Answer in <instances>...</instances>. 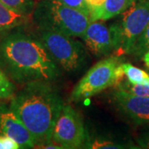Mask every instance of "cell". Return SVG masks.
<instances>
[{
	"instance_id": "7c38bea8",
	"label": "cell",
	"mask_w": 149,
	"mask_h": 149,
	"mask_svg": "<svg viewBox=\"0 0 149 149\" xmlns=\"http://www.w3.org/2000/svg\"><path fill=\"white\" fill-rule=\"evenodd\" d=\"M135 0H106L104 7L91 17V20L105 21L120 15Z\"/></svg>"
},
{
	"instance_id": "8992f818",
	"label": "cell",
	"mask_w": 149,
	"mask_h": 149,
	"mask_svg": "<svg viewBox=\"0 0 149 149\" xmlns=\"http://www.w3.org/2000/svg\"><path fill=\"white\" fill-rule=\"evenodd\" d=\"M60 32L40 30V40L60 68L67 72L80 70L87 59L84 46Z\"/></svg>"
},
{
	"instance_id": "cb8c5ba5",
	"label": "cell",
	"mask_w": 149,
	"mask_h": 149,
	"mask_svg": "<svg viewBox=\"0 0 149 149\" xmlns=\"http://www.w3.org/2000/svg\"><path fill=\"white\" fill-rule=\"evenodd\" d=\"M36 1H37V2H39V1H41V0H36Z\"/></svg>"
},
{
	"instance_id": "603a6c76",
	"label": "cell",
	"mask_w": 149,
	"mask_h": 149,
	"mask_svg": "<svg viewBox=\"0 0 149 149\" xmlns=\"http://www.w3.org/2000/svg\"><path fill=\"white\" fill-rule=\"evenodd\" d=\"M142 58H143V61L145 65H146L148 68H149V50L148 51H147V52L143 55Z\"/></svg>"
},
{
	"instance_id": "e0dca14e",
	"label": "cell",
	"mask_w": 149,
	"mask_h": 149,
	"mask_svg": "<svg viewBox=\"0 0 149 149\" xmlns=\"http://www.w3.org/2000/svg\"><path fill=\"white\" fill-rule=\"evenodd\" d=\"M15 94V86L0 68V100L11 99Z\"/></svg>"
},
{
	"instance_id": "2e32d148",
	"label": "cell",
	"mask_w": 149,
	"mask_h": 149,
	"mask_svg": "<svg viewBox=\"0 0 149 149\" xmlns=\"http://www.w3.org/2000/svg\"><path fill=\"white\" fill-rule=\"evenodd\" d=\"M123 80L115 86L116 89L127 91L135 95L149 97V85H133L128 80Z\"/></svg>"
},
{
	"instance_id": "9c48e42d",
	"label": "cell",
	"mask_w": 149,
	"mask_h": 149,
	"mask_svg": "<svg viewBox=\"0 0 149 149\" xmlns=\"http://www.w3.org/2000/svg\"><path fill=\"white\" fill-rule=\"evenodd\" d=\"M0 135L15 140L20 148H34L35 143L32 134L10 105L0 101Z\"/></svg>"
},
{
	"instance_id": "5bb4252c",
	"label": "cell",
	"mask_w": 149,
	"mask_h": 149,
	"mask_svg": "<svg viewBox=\"0 0 149 149\" xmlns=\"http://www.w3.org/2000/svg\"><path fill=\"white\" fill-rule=\"evenodd\" d=\"M122 69L127 80L133 85H149V74L130 63H122Z\"/></svg>"
},
{
	"instance_id": "30bf717a",
	"label": "cell",
	"mask_w": 149,
	"mask_h": 149,
	"mask_svg": "<svg viewBox=\"0 0 149 149\" xmlns=\"http://www.w3.org/2000/svg\"><path fill=\"white\" fill-rule=\"evenodd\" d=\"M81 38L96 56H106L114 50L111 28L99 20H91Z\"/></svg>"
},
{
	"instance_id": "8fae6325",
	"label": "cell",
	"mask_w": 149,
	"mask_h": 149,
	"mask_svg": "<svg viewBox=\"0 0 149 149\" xmlns=\"http://www.w3.org/2000/svg\"><path fill=\"white\" fill-rule=\"evenodd\" d=\"M29 17L11 9L0 1V33L8 32L26 24Z\"/></svg>"
},
{
	"instance_id": "9a60e30c",
	"label": "cell",
	"mask_w": 149,
	"mask_h": 149,
	"mask_svg": "<svg viewBox=\"0 0 149 149\" xmlns=\"http://www.w3.org/2000/svg\"><path fill=\"white\" fill-rule=\"evenodd\" d=\"M4 5L20 13L31 16L37 5L36 0H0Z\"/></svg>"
},
{
	"instance_id": "ffe728a7",
	"label": "cell",
	"mask_w": 149,
	"mask_h": 149,
	"mask_svg": "<svg viewBox=\"0 0 149 149\" xmlns=\"http://www.w3.org/2000/svg\"><path fill=\"white\" fill-rule=\"evenodd\" d=\"M106 0H85V3L90 10L91 19L92 17L101 9L105 3Z\"/></svg>"
},
{
	"instance_id": "d6986e66",
	"label": "cell",
	"mask_w": 149,
	"mask_h": 149,
	"mask_svg": "<svg viewBox=\"0 0 149 149\" xmlns=\"http://www.w3.org/2000/svg\"><path fill=\"white\" fill-rule=\"evenodd\" d=\"M57 1L65 5L69 6L70 8L81 11L82 13H84L85 14L90 17V10L85 3V0H57Z\"/></svg>"
},
{
	"instance_id": "6da1fadb",
	"label": "cell",
	"mask_w": 149,
	"mask_h": 149,
	"mask_svg": "<svg viewBox=\"0 0 149 149\" xmlns=\"http://www.w3.org/2000/svg\"><path fill=\"white\" fill-rule=\"evenodd\" d=\"M0 68L17 85L56 80L61 70L40 39L15 32L0 38Z\"/></svg>"
},
{
	"instance_id": "277c9868",
	"label": "cell",
	"mask_w": 149,
	"mask_h": 149,
	"mask_svg": "<svg viewBox=\"0 0 149 149\" xmlns=\"http://www.w3.org/2000/svg\"><path fill=\"white\" fill-rule=\"evenodd\" d=\"M111 28L114 52L118 56L130 55L135 43L149 24V0H135L122 13Z\"/></svg>"
},
{
	"instance_id": "4fadbf2b",
	"label": "cell",
	"mask_w": 149,
	"mask_h": 149,
	"mask_svg": "<svg viewBox=\"0 0 149 149\" xmlns=\"http://www.w3.org/2000/svg\"><path fill=\"white\" fill-rule=\"evenodd\" d=\"M128 144L119 142L110 137L96 135L91 136L88 133L87 139L82 148L89 149H122L128 148Z\"/></svg>"
},
{
	"instance_id": "7a4b0ae2",
	"label": "cell",
	"mask_w": 149,
	"mask_h": 149,
	"mask_svg": "<svg viewBox=\"0 0 149 149\" xmlns=\"http://www.w3.org/2000/svg\"><path fill=\"white\" fill-rule=\"evenodd\" d=\"M10 100L11 109L32 134L34 148L52 142V130L64 104L51 82L27 83Z\"/></svg>"
},
{
	"instance_id": "3957f363",
	"label": "cell",
	"mask_w": 149,
	"mask_h": 149,
	"mask_svg": "<svg viewBox=\"0 0 149 149\" xmlns=\"http://www.w3.org/2000/svg\"><path fill=\"white\" fill-rule=\"evenodd\" d=\"M32 20L39 30L60 32L69 37H81L91 19L81 11L57 0H41L32 13Z\"/></svg>"
},
{
	"instance_id": "44dd1931",
	"label": "cell",
	"mask_w": 149,
	"mask_h": 149,
	"mask_svg": "<svg viewBox=\"0 0 149 149\" xmlns=\"http://www.w3.org/2000/svg\"><path fill=\"white\" fill-rule=\"evenodd\" d=\"M20 148L19 144L15 140L0 135V149H18Z\"/></svg>"
},
{
	"instance_id": "ac0fdd59",
	"label": "cell",
	"mask_w": 149,
	"mask_h": 149,
	"mask_svg": "<svg viewBox=\"0 0 149 149\" xmlns=\"http://www.w3.org/2000/svg\"><path fill=\"white\" fill-rule=\"evenodd\" d=\"M149 50V24L144 31L142 36L139 37L135 43L130 55H133L137 57H142L147 51Z\"/></svg>"
},
{
	"instance_id": "5b68a950",
	"label": "cell",
	"mask_w": 149,
	"mask_h": 149,
	"mask_svg": "<svg viewBox=\"0 0 149 149\" xmlns=\"http://www.w3.org/2000/svg\"><path fill=\"white\" fill-rule=\"evenodd\" d=\"M123 58L118 56L104 59L94 65L74 86L70 100H86L112 86H116L124 79Z\"/></svg>"
},
{
	"instance_id": "52a82bcc",
	"label": "cell",
	"mask_w": 149,
	"mask_h": 149,
	"mask_svg": "<svg viewBox=\"0 0 149 149\" xmlns=\"http://www.w3.org/2000/svg\"><path fill=\"white\" fill-rule=\"evenodd\" d=\"M88 133L80 113L64 104L52 130V140L63 149L82 148Z\"/></svg>"
},
{
	"instance_id": "7402d4cb",
	"label": "cell",
	"mask_w": 149,
	"mask_h": 149,
	"mask_svg": "<svg viewBox=\"0 0 149 149\" xmlns=\"http://www.w3.org/2000/svg\"><path fill=\"white\" fill-rule=\"evenodd\" d=\"M137 143L140 148L149 149V127L145 128L138 137Z\"/></svg>"
},
{
	"instance_id": "ba28073f",
	"label": "cell",
	"mask_w": 149,
	"mask_h": 149,
	"mask_svg": "<svg viewBox=\"0 0 149 149\" xmlns=\"http://www.w3.org/2000/svg\"><path fill=\"white\" fill-rule=\"evenodd\" d=\"M112 100L118 110L135 124H149V97L116 89L112 94Z\"/></svg>"
}]
</instances>
